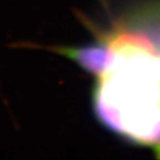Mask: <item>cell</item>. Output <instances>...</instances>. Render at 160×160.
Here are the masks:
<instances>
[{
    "instance_id": "1",
    "label": "cell",
    "mask_w": 160,
    "mask_h": 160,
    "mask_svg": "<svg viewBox=\"0 0 160 160\" xmlns=\"http://www.w3.org/2000/svg\"><path fill=\"white\" fill-rule=\"evenodd\" d=\"M101 41L111 46L113 58L97 77L92 95L96 116L114 133L151 148L160 133V54L112 31Z\"/></svg>"
},
{
    "instance_id": "2",
    "label": "cell",
    "mask_w": 160,
    "mask_h": 160,
    "mask_svg": "<svg viewBox=\"0 0 160 160\" xmlns=\"http://www.w3.org/2000/svg\"><path fill=\"white\" fill-rule=\"evenodd\" d=\"M50 49L73 60L80 68L91 73L95 77L104 74L110 67L113 58V49L103 41L83 47L54 46Z\"/></svg>"
}]
</instances>
